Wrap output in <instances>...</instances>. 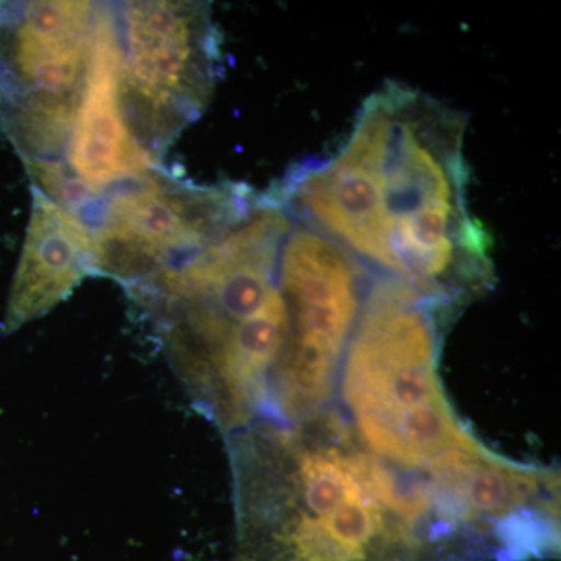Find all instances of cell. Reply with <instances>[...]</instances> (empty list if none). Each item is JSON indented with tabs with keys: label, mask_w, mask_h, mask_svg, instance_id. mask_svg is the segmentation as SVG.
Here are the masks:
<instances>
[{
	"label": "cell",
	"mask_w": 561,
	"mask_h": 561,
	"mask_svg": "<svg viewBox=\"0 0 561 561\" xmlns=\"http://www.w3.org/2000/svg\"><path fill=\"white\" fill-rule=\"evenodd\" d=\"M99 2H0V131L24 165L62 161L90 72Z\"/></svg>",
	"instance_id": "8992f818"
},
{
	"label": "cell",
	"mask_w": 561,
	"mask_h": 561,
	"mask_svg": "<svg viewBox=\"0 0 561 561\" xmlns=\"http://www.w3.org/2000/svg\"><path fill=\"white\" fill-rule=\"evenodd\" d=\"M465 131L460 111L387 81L337 150L295 162L268 192L373 275L453 308L493 280L491 239L468 202Z\"/></svg>",
	"instance_id": "6da1fadb"
},
{
	"label": "cell",
	"mask_w": 561,
	"mask_h": 561,
	"mask_svg": "<svg viewBox=\"0 0 561 561\" xmlns=\"http://www.w3.org/2000/svg\"><path fill=\"white\" fill-rule=\"evenodd\" d=\"M62 162L98 194L161 168L133 139L122 113L119 46L110 2L98 3L87 90Z\"/></svg>",
	"instance_id": "9c48e42d"
},
{
	"label": "cell",
	"mask_w": 561,
	"mask_h": 561,
	"mask_svg": "<svg viewBox=\"0 0 561 561\" xmlns=\"http://www.w3.org/2000/svg\"><path fill=\"white\" fill-rule=\"evenodd\" d=\"M342 420L319 412L239 438L236 561H461L426 486Z\"/></svg>",
	"instance_id": "7a4b0ae2"
},
{
	"label": "cell",
	"mask_w": 561,
	"mask_h": 561,
	"mask_svg": "<svg viewBox=\"0 0 561 561\" xmlns=\"http://www.w3.org/2000/svg\"><path fill=\"white\" fill-rule=\"evenodd\" d=\"M257 194L249 184H197L164 168L102 195L87 228L98 276L128 294L175 271L249 214Z\"/></svg>",
	"instance_id": "52a82bcc"
},
{
	"label": "cell",
	"mask_w": 561,
	"mask_h": 561,
	"mask_svg": "<svg viewBox=\"0 0 561 561\" xmlns=\"http://www.w3.org/2000/svg\"><path fill=\"white\" fill-rule=\"evenodd\" d=\"M290 216L279 261L289 334L271 397L276 413L297 423L330 401L373 273L323 232Z\"/></svg>",
	"instance_id": "ba28073f"
},
{
	"label": "cell",
	"mask_w": 561,
	"mask_h": 561,
	"mask_svg": "<svg viewBox=\"0 0 561 561\" xmlns=\"http://www.w3.org/2000/svg\"><path fill=\"white\" fill-rule=\"evenodd\" d=\"M31 191V220L7 301L3 334L47 316L84 279L98 276L87 225L36 187Z\"/></svg>",
	"instance_id": "30bf717a"
},
{
	"label": "cell",
	"mask_w": 561,
	"mask_h": 561,
	"mask_svg": "<svg viewBox=\"0 0 561 561\" xmlns=\"http://www.w3.org/2000/svg\"><path fill=\"white\" fill-rule=\"evenodd\" d=\"M290 221L262 192L219 239L130 294L153 317L195 401L225 431L247 426L271 398L289 334L279 261Z\"/></svg>",
	"instance_id": "3957f363"
},
{
	"label": "cell",
	"mask_w": 561,
	"mask_h": 561,
	"mask_svg": "<svg viewBox=\"0 0 561 561\" xmlns=\"http://www.w3.org/2000/svg\"><path fill=\"white\" fill-rule=\"evenodd\" d=\"M446 309L373 275L342 362V393L360 445L426 489L491 454L465 430L437 373Z\"/></svg>",
	"instance_id": "277c9868"
},
{
	"label": "cell",
	"mask_w": 561,
	"mask_h": 561,
	"mask_svg": "<svg viewBox=\"0 0 561 561\" xmlns=\"http://www.w3.org/2000/svg\"><path fill=\"white\" fill-rule=\"evenodd\" d=\"M119 46L121 106L133 139L162 158L205 113L224 76V41L208 2H110Z\"/></svg>",
	"instance_id": "5b68a950"
}]
</instances>
